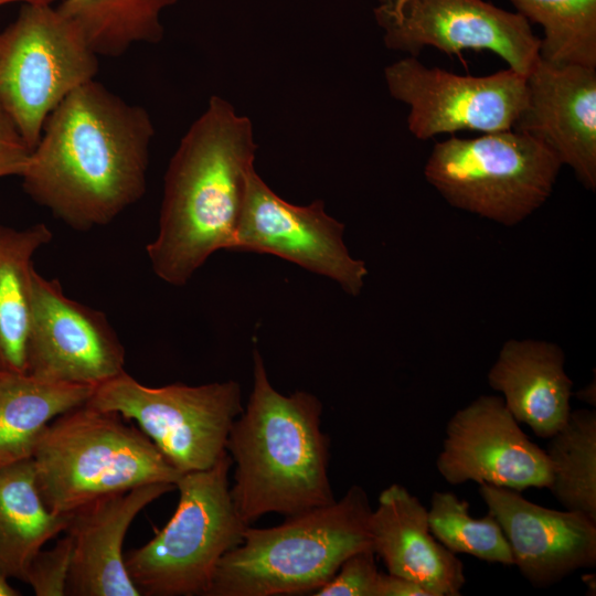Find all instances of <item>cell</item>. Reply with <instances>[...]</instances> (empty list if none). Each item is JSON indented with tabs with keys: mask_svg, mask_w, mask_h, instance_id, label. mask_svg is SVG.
<instances>
[{
	"mask_svg": "<svg viewBox=\"0 0 596 596\" xmlns=\"http://www.w3.org/2000/svg\"><path fill=\"white\" fill-rule=\"evenodd\" d=\"M153 135L143 107L92 79L45 119L22 187L73 230L107 225L145 194Z\"/></svg>",
	"mask_w": 596,
	"mask_h": 596,
	"instance_id": "cell-1",
	"label": "cell"
},
{
	"mask_svg": "<svg viewBox=\"0 0 596 596\" xmlns=\"http://www.w3.org/2000/svg\"><path fill=\"white\" fill-rule=\"evenodd\" d=\"M256 150L249 118L212 96L164 174L158 234L146 246L161 280L183 286L212 254L232 251Z\"/></svg>",
	"mask_w": 596,
	"mask_h": 596,
	"instance_id": "cell-2",
	"label": "cell"
},
{
	"mask_svg": "<svg viewBox=\"0 0 596 596\" xmlns=\"http://www.w3.org/2000/svg\"><path fill=\"white\" fill-rule=\"evenodd\" d=\"M321 415L313 394L279 393L254 350L253 389L225 446L235 464L230 492L243 522L249 525L267 513L296 515L336 501Z\"/></svg>",
	"mask_w": 596,
	"mask_h": 596,
	"instance_id": "cell-3",
	"label": "cell"
},
{
	"mask_svg": "<svg viewBox=\"0 0 596 596\" xmlns=\"http://www.w3.org/2000/svg\"><path fill=\"white\" fill-rule=\"evenodd\" d=\"M372 510L364 489L354 485L340 500L277 526L248 525L241 544L219 561L206 596L315 593L345 558L372 547Z\"/></svg>",
	"mask_w": 596,
	"mask_h": 596,
	"instance_id": "cell-4",
	"label": "cell"
},
{
	"mask_svg": "<svg viewBox=\"0 0 596 596\" xmlns=\"http://www.w3.org/2000/svg\"><path fill=\"white\" fill-rule=\"evenodd\" d=\"M86 403L53 419L32 457L49 510L70 513L113 493L166 482L181 472L139 428Z\"/></svg>",
	"mask_w": 596,
	"mask_h": 596,
	"instance_id": "cell-5",
	"label": "cell"
},
{
	"mask_svg": "<svg viewBox=\"0 0 596 596\" xmlns=\"http://www.w3.org/2000/svg\"><path fill=\"white\" fill-rule=\"evenodd\" d=\"M232 458L183 472L177 509L145 545L125 554L126 570L141 596H206L221 557L243 541L248 526L230 492Z\"/></svg>",
	"mask_w": 596,
	"mask_h": 596,
	"instance_id": "cell-6",
	"label": "cell"
},
{
	"mask_svg": "<svg viewBox=\"0 0 596 596\" xmlns=\"http://www.w3.org/2000/svg\"><path fill=\"white\" fill-rule=\"evenodd\" d=\"M561 167L541 140L505 130L436 142L424 175L450 205L513 226L550 198Z\"/></svg>",
	"mask_w": 596,
	"mask_h": 596,
	"instance_id": "cell-7",
	"label": "cell"
},
{
	"mask_svg": "<svg viewBox=\"0 0 596 596\" xmlns=\"http://www.w3.org/2000/svg\"><path fill=\"white\" fill-rule=\"evenodd\" d=\"M97 71L98 56L68 17L52 6L21 7L0 33V105L31 151L50 113Z\"/></svg>",
	"mask_w": 596,
	"mask_h": 596,
	"instance_id": "cell-8",
	"label": "cell"
},
{
	"mask_svg": "<svg viewBox=\"0 0 596 596\" xmlns=\"http://www.w3.org/2000/svg\"><path fill=\"white\" fill-rule=\"evenodd\" d=\"M86 404L136 422L181 473L207 469L226 453L243 411L241 386L233 380L150 387L126 371L96 386Z\"/></svg>",
	"mask_w": 596,
	"mask_h": 596,
	"instance_id": "cell-9",
	"label": "cell"
},
{
	"mask_svg": "<svg viewBox=\"0 0 596 596\" xmlns=\"http://www.w3.org/2000/svg\"><path fill=\"white\" fill-rule=\"evenodd\" d=\"M373 14L389 50L418 57L428 46L451 56L490 51L528 75L540 58L541 40L530 22L485 0H376Z\"/></svg>",
	"mask_w": 596,
	"mask_h": 596,
	"instance_id": "cell-10",
	"label": "cell"
},
{
	"mask_svg": "<svg viewBox=\"0 0 596 596\" xmlns=\"http://www.w3.org/2000/svg\"><path fill=\"white\" fill-rule=\"evenodd\" d=\"M384 78L391 96L409 106L407 127L421 140L460 130H512L528 100L526 76L511 68L458 75L408 56L386 66Z\"/></svg>",
	"mask_w": 596,
	"mask_h": 596,
	"instance_id": "cell-11",
	"label": "cell"
},
{
	"mask_svg": "<svg viewBox=\"0 0 596 596\" xmlns=\"http://www.w3.org/2000/svg\"><path fill=\"white\" fill-rule=\"evenodd\" d=\"M344 224L330 216L322 200L295 205L278 196L254 170L232 251L270 254L328 277L358 296L365 263L349 253Z\"/></svg>",
	"mask_w": 596,
	"mask_h": 596,
	"instance_id": "cell-12",
	"label": "cell"
},
{
	"mask_svg": "<svg viewBox=\"0 0 596 596\" xmlns=\"http://www.w3.org/2000/svg\"><path fill=\"white\" fill-rule=\"evenodd\" d=\"M125 348L106 315L71 299L57 279L34 269L28 373L96 387L125 372Z\"/></svg>",
	"mask_w": 596,
	"mask_h": 596,
	"instance_id": "cell-13",
	"label": "cell"
},
{
	"mask_svg": "<svg viewBox=\"0 0 596 596\" xmlns=\"http://www.w3.org/2000/svg\"><path fill=\"white\" fill-rule=\"evenodd\" d=\"M436 467L451 485L475 481L521 492L551 483L545 450L496 395H481L451 416Z\"/></svg>",
	"mask_w": 596,
	"mask_h": 596,
	"instance_id": "cell-14",
	"label": "cell"
},
{
	"mask_svg": "<svg viewBox=\"0 0 596 596\" xmlns=\"http://www.w3.org/2000/svg\"><path fill=\"white\" fill-rule=\"evenodd\" d=\"M479 493L508 540L513 565L534 586L596 565V519L539 505L504 487L481 483Z\"/></svg>",
	"mask_w": 596,
	"mask_h": 596,
	"instance_id": "cell-15",
	"label": "cell"
},
{
	"mask_svg": "<svg viewBox=\"0 0 596 596\" xmlns=\"http://www.w3.org/2000/svg\"><path fill=\"white\" fill-rule=\"evenodd\" d=\"M528 100L513 129L541 140L581 183L596 188V68L541 57L526 75Z\"/></svg>",
	"mask_w": 596,
	"mask_h": 596,
	"instance_id": "cell-16",
	"label": "cell"
},
{
	"mask_svg": "<svg viewBox=\"0 0 596 596\" xmlns=\"http://www.w3.org/2000/svg\"><path fill=\"white\" fill-rule=\"evenodd\" d=\"M175 485L157 482L93 500L72 511L73 542L66 595L141 596L125 565L123 543L138 513Z\"/></svg>",
	"mask_w": 596,
	"mask_h": 596,
	"instance_id": "cell-17",
	"label": "cell"
},
{
	"mask_svg": "<svg viewBox=\"0 0 596 596\" xmlns=\"http://www.w3.org/2000/svg\"><path fill=\"white\" fill-rule=\"evenodd\" d=\"M372 547L387 573L412 579L434 596H458L464 563L430 532L428 510L404 486L381 491L370 518Z\"/></svg>",
	"mask_w": 596,
	"mask_h": 596,
	"instance_id": "cell-18",
	"label": "cell"
},
{
	"mask_svg": "<svg viewBox=\"0 0 596 596\" xmlns=\"http://www.w3.org/2000/svg\"><path fill=\"white\" fill-rule=\"evenodd\" d=\"M565 354L541 340H508L488 373V383L518 423L550 438L566 423L573 381L565 371Z\"/></svg>",
	"mask_w": 596,
	"mask_h": 596,
	"instance_id": "cell-19",
	"label": "cell"
},
{
	"mask_svg": "<svg viewBox=\"0 0 596 596\" xmlns=\"http://www.w3.org/2000/svg\"><path fill=\"white\" fill-rule=\"evenodd\" d=\"M94 390L0 371V469L31 459L50 423L85 404Z\"/></svg>",
	"mask_w": 596,
	"mask_h": 596,
	"instance_id": "cell-20",
	"label": "cell"
},
{
	"mask_svg": "<svg viewBox=\"0 0 596 596\" xmlns=\"http://www.w3.org/2000/svg\"><path fill=\"white\" fill-rule=\"evenodd\" d=\"M70 513L47 509L36 487L33 459L0 469V574L24 582L43 546L65 532Z\"/></svg>",
	"mask_w": 596,
	"mask_h": 596,
	"instance_id": "cell-21",
	"label": "cell"
},
{
	"mask_svg": "<svg viewBox=\"0 0 596 596\" xmlns=\"http://www.w3.org/2000/svg\"><path fill=\"white\" fill-rule=\"evenodd\" d=\"M52 237L44 223L25 228L0 225V371L28 373L33 256Z\"/></svg>",
	"mask_w": 596,
	"mask_h": 596,
	"instance_id": "cell-22",
	"label": "cell"
},
{
	"mask_svg": "<svg viewBox=\"0 0 596 596\" xmlns=\"http://www.w3.org/2000/svg\"><path fill=\"white\" fill-rule=\"evenodd\" d=\"M178 0H63L57 9L97 55L118 57L134 43L163 38L160 13Z\"/></svg>",
	"mask_w": 596,
	"mask_h": 596,
	"instance_id": "cell-23",
	"label": "cell"
},
{
	"mask_svg": "<svg viewBox=\"0 0 596 596\" xmlns=\"http://www.w3.org/2000/svg\"><path fill=\"white\" fill-rule=\"evenodd\" d=\"M551 490L566 509L596 519V412L571 411L563 427L545 449Z\"/></svg>",
	"mask_w": 596,
	"mask_h": 596,
	"instance_id": "cell-24",
	"label": "cell"
},
{
	"mask_svg": "<svg viewBox=\"0 0 596 596\" xmlns=\"http://www.w3.org/2000/svg\"><path fill=\"white\" fill-rule=\"evenodd\" d=\"M543 29L540 57L596 68V0H510Z\"/></svg>",
	"mask_w": 596,
	"mask_h": 596,
	"instance_id": "cell-25",
	"label": "cell"
},
{
	"mask_svg": "<svg viewBox=\"0 0 596 596\" xmlns=\"http://www.w3.org/2000/svg\"><path fill=\"white\" fill-rule=\"evenodd\" d=\"M427 510L432 534L453 553L513 565L508 540L491 513L482 518L471 517L469 502L450 491H434Z\"/></svg>",
	"mask_w": 596,
	"mask_h": 596,
	"instance_id": "cell-26",
	"label": "cell"
},
{
	"mask_svg": "<svg viewBox=\"0 0 596 596\" xmlns=\"http://www.w3.org/2000/svg\"><path fill=\"white\" fill-rule=\"evenodd\" d=\"M73 553L72 538L56 541L51 549H41L31 560L24 582L36 596H65Z\"/></svg>",
	"mask_w": 596,
	"mask_h": 596,
	"instance_id": "cell-27",
	"label": "cell"
},
{
	"mask_svg": "<svg viewBox=\"0 0 596 596\" xmlns=\"http://www.w3.org/2000/svg\"><path fill=\"white\" fill-rule=\"evenodd\" d=\"M373 547L353 553L315 596H376L380 572Z\"/></svg>",
	"mask_w": 596,
	"mask_h": 596,
	"instance_id": "cell-28",
	"label": "cell"
},
{
	"mask_svg": "<svg viewBox=\"0 0 596 596\" xmlns=\"http://www.w3.org/2000/svg\"><path fill=\"white\" fill-rule=\"evenodd\" d=\"M31 149L0 105V178L23 173Z\"/></svg>",
	"mask_w": 596,
	"mask_h": 596,
	"instance_id": "cell-29",
	"label": "cell"
},
{
	"mask_svg": "<svg viewBox=\"0 0 596 596\" xmlns=\"http://www.w3.org/2000/svg\"><path fill=\"white\" fill-rule=\"evenodd\" d=\"M376 596H434L421 584L403 576L381 573L377 579Z\"/></svg>",
	"mask_w": 596,
	"mask_h": 596,
	"instance_id": "cell-30",
	"label": "cell"
},
{
	"mask_svg": "<svg viewBox=\"0 0 596 596\" xmlns=\"http://www.w3.org/2000/svg\"><path fill=\"white\" fill-rule=\"evenodd\" d=\"M10 579L0 574V596H20L21 592L13 587Z\"/></svg>",
	"mask_w": 596,
	"mask_h": 596,
	"instance_id": "cell-31",
	"label": "cell"
},
{
	"mask_svg": "<svg viewBox=\"0 0 596 596\" xmlns=\"http://www.w3.org/2000/svg\"><path fill=\"white\" fill-rule=\"evenodd\" d=\"M55 1L56 0H0V7L12 2H21L23 4L33 6H52V3Z\"/></svg>",
	"mask_w": 596,
	"mask_h": 596,
	"instance_id": "cell-32",
	"label": "cell"
}]
</instances>
